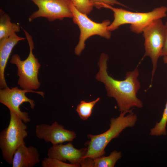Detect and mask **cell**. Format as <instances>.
<instances>
[{
	"mask_svg": "<svg viewBox=\"0 0 167 167\" xmlns=\"http://www.w3.org/2000/svg\"><path fill=\"white\" fill-rule=\"evenodd\" d=\"M38 7L28 18L29 22L39 17L46 18L50 22L72 18L70 7L71 0H30Z\"/></svg>",
	"mask_w": 167,
	"mask_h": 167,
	"instance_id": "obj_9",
	"label": "cell"
},
{
	"mask_svg": "<svg viewBox=\"0 0 167 167\" xmlns=\"http://www.w3.org/2000/svg\"><path fill=\"white\" fill-rule=\"evenodd\" d=\"M103 7L110 9L113 13L114 19L108 27L110 32L118 29L121 25L129 24L131 31L136 34L141 33L153 21L167 16V7L164 6L147 12H133L106 4L103 5Z\"/></svg>",
	"mask_w": 167,
	"mask_h": 167,
	"instance_id": "obj_3",
	"label": "cell"
},
{
	"mask_svg": "<svg viewBox=\"0 0 167 167\" xmlns=\"http://www.w3.org/2000/svg\"><path fill=\"white\" fill-rule=\"evenodd\" d=\"M87 150V147L79 149L76 148L70 142L66 144L53 145L48 149L47 156L63 162L68 161L71 164L78 167L80 166V163Z\"/></svg>",
	"mask_w": 167,
	"mask_h": 167,
	"instance_id": "obj_11",
	"label": "cell"
},
{
	"mask_svg": "<svg viewBox=\"0 0 167 167\" xmlns=\"http://www.w3.org/2000/svg\"><path fill=\"white\" fill-rule=\"evenodd\" d=\"M122 157L121 152L114 150L108 156L104 155L94 159V167H113Z\"/></svg>",
	"mask_w": 167,
	"mask_h": 167,
	"instance_id": "obj_15",
	"label": "cell"
},
{
	"mask_svg": "<svg viewBox=\"0 0 167 167\" xmlns=\"http://www.w3.org/2000/svg\"><path fill=\"white\" fill-rule=\"evenodd\" d=\"M100 100V98L98 97L90 102L81 101L78 105L76 109V111L80 118L84 120L88 119L91 116L94 105Z\"/></svg>",
	"mask_w": 167,
	"mask_h": 167,
	"instance_id": "obj_17",
	"label": "cell"
},
{
	"mask_svg": "<svg viewBox=\"0 0 167 167\" xmlns=\"http://www.w3.org/2000/svg\"><path fill=\"white\" fill-rule=\"evenodd\" d=\"M109 59L107 54H101L98 63L99 70L96 79L104 84L108 96L116 100L120 112L129 113L132 111L133 108H142L143 103L136 95L141 87L137 79L139 75L138 69L136 68L132 71L127 72L123 80L115 79L109 76L107 71Z\"/></svg>",
	"mask_w": 167,
	"mask_h": 167,
	"instance_id": "obj_1",
	"label": "cell"
},
{
	"mask_svg": "<svg viewBox=\"0 0 167 167\" xmlns=\"http://www.w3.org/2000/svg\"><path fill=\"white\" fill-rule=\"evenodd\" d=\"M20 27L18 24L12 22L9 15L0 9V39L9 37L12 34L18 32Z\"/></svg>",
	"mask_w": 167,
	"mask_h": 167,
	"instance_id": "obj_14",
	"label": "cell"
},
{
	"mask_svg": "<svg viewBox=\"0 0 167 167\" xmlns=\"http://www.w3.org/2000/svg\"><path fill=\"white\" fill-rule=\"evenodd\" d=\"M163 60L165 63L167 64V56L163 57Z\"/></svg>",
	"mask_w": 167,
	"mask_h": 167,
	"instance_id": "obj_23",
	"label": "cell"
},
{
	"mask_svg": "<svg viewBox=\"0 0 167 167\" xmlns=\"http://www.w3.org/2000/svg\"><path fill=\"white\" fill-rule=\"evenodd\" d=\"M94 159L87 157L83 159L80 163V166L82 167H94Z\"/></svg>",
	"mask_w": 167,
	"mask_h": 167,
	"instance_id": "obj_21",
	"label": "cell"
},
{
	"mask_svg": "<svg viewBox=\"0 0 167 167\" xmlns=\"http://www.w3.org/2000/svg\"><path fill=\"white\" fill-rule=\"evenodd\" d=\"M40 162V155L36 148L20 145L15 151L13 158L12 167H33Z\"/></svg>",
	"mask_w": 167,
	"mask_h": 167,
	"instance_id": "obj_13",
	"label": "cell"
},
{
	"mask_svg": "<svg viewBox=\"0 0 167 167\" xmlns=\"http://www.w3.org/2000/svg\"><path fill=\"white\" fill-rule=\"evenodd\" d=\"M89 1L94 6L98 9L103 7L104 4L111 6L116 4L127 8L126 6L117 0H89Z\"/></svg>",
	"mask_w": 167,
	"mask_h": 167,
	"instance_id": "obj_20",
	"label": "cell"
},
{
	"mask_svg": "<svg viewBox=\"0 0 167 167\" xmlns=\"http://www.w3.org/2000/svg\"><path fill=\"white\" fill-rule=\"evenodd\" d=\"M137 120V115L132 112H120L119 116L112 118L109 128L104 132L96 135L88 134L90 140L87 143V150L83 159L87 157L94 159L104 156L105 148L113 139L117 138L125 129L133 127Z\"/></svg>",
	"mask_w": 167,
	"mask_h": 167,
	"instance_id": "obj_2",
	"label": "cell"
},
{
	"mask_svg": "<svg viewBox=\"0 0 167 167\" xmlns=\"http://www.w3.org/2000/svg\"><path fill=\"white\" fill-rule=\"evenodd\" d=\"M167 101L163 112L161 119L156 122L155 126L150 130L149 135L152 136H165L167 134Z\"/></svg>",
	"mask_w": 167,
	"mask_h": 167,
	"instance_id": "obj_16",
	"label": "cell"
},
{
	"mask_svg": "<svg viewBox=\"0 0 167 167\" xmlns=\"http://www.w3.org/2000/svg\"><path fill=\"white\" fill-rule=\"evenodd\" d=\"M70 7L73 15V21L79 26L80 34L79 42L75 49L76 55H80L85 47V42L89 37L98 35L109 39L111 36V32L108 29L111 24L110 21L106 19L101 23H97L90 19L85 15L80 12L75 6L71 1Z\"/></svg>",
	"mask_w": 167,
	"mask_h": 167,
	"instance_id": "obj_6",
	"label": "cell"
},
{
	"mask_svg": "<svg viewBox=\"0 0 167 167\" xmlns=\"http://www.w3.org/2000/svg\"><path fill=\"white\" fill-rule=\"evenodd\" d=\"M10 111L9 125L0 133V148L3 159L12 164L15 151L20 145L25 144L24 139L28 133L25 122L16 114Z\"/></svg>",
	"mask_w": 167,
	"mask_h": 167,
	"instance_id": "obj_5",
	"label": "cell"
},
{
	"mask_svg": "<svg viewBox=\"0 0 167 167\" xmlns=\"http://www.w3.org/2000/svg\"><path fill=\"white\" fill-rule=\"evenodd\" d=\"M144 38L145 53L143 58L149 57L151 59L152 68L150 88L156 70L157 62L165 40V28L161 19L155 20L145 28L143 31Z\"/></svg>",
	"mask_w": 167,
	"mask_h": 167,
	"instance_id": "obj_7",
	"label": "cell"
},
{
	"mask_svg": "<svg viewBox=\"0 0 167 167\" xmlns=\"http://www.w3.org/2000/svg\"><path fill=\"white\" fill-rule=\"evenodd\" d=\"M22 29L29 45V55L26 59L22 60L18 54H15L12 56L10 62L17 67V75L19 77L18 84L19 86L22 89L36 90L40 86L38 74L41 65L32 52L34 44L32 36Z\"/></svg>",
	"mask_w": 167,
	"mask_h": 167,
	"instance_id": "obj_4",
	"label": "cell"
},
{
	"mask_svg": "<svg viewBox=\"0 0 167 167\" xmlns=\"http://www.w3.org/2000/svg\"><path fill=\"white\" fill-rule=\"evenodd\" d=\"M35 132L38 138L50 142L53 145L71 142L76 136L75 132L65 129L64 126L56 121L51 125L45 123L38 124L36 126Z\"/></svg>",
	"mask_w": 167,
	"mask_h": 167,
	"instance_id": "obj_10",
	"label": "cell"
},
{
	"mask_svg": "<svg viewBox=\"0 0 167 167\" xmlns=\"http://www.w3.org/2000/svg\"><path fill=\"white\" fill-rule=\"evenodd\" d=\"M25 38L18 36L14 33L9 37L0 39V87L8 88L5 79V70L8 60L14 47L20 41Z\"/></svg>",
	"mask_w": 167,
	"mask_h": 167,
	"instance_id": "obj_12",
	"label": "cell"
},
{
	"mask_svg": "<svg viewBox=\"0 0 167 167\" xmlns=\"http://www.w3.org/2000/svg\"><path fill=\"white\" fill-rule=\"evenodd\" d=\"M28 92H34L41 95L43 98L44 97L45 94L42 92L21 89H19L18 87L0 89V102L7 107L10 111L18 115L25 123L29 122L31 119L27 112L20 110V106L24 102H28L32 109H33L35 106L34 101L25 95V93Z\"/></svg>",
	"mask_w": 167,
	"mask_h": 167,
	"instance_id": "obj_8",
	"label": "cell"
},
{
	"mask_svg": "<svg viewBox=\"0 0 167 167\" xmlns=\"http://www.w3.org/2000/svg\"><path fill=\"white\" fill-rule=\"evenodd\" d=\"M165 40L160 57L167 56V21L165 24Z\"/></svg>",
	"mask_w": 167,
	"mask_h": 167,
	"instance_id": "obj_22",
	"label": "cell"
},
{
	"mask_svg": "<svg viewBox=\"0 0 167 167\" xmlns=\"http://www.w3.org/2000/svg\"><path fill=\"white\" fill-rule=\"evenodd\" d=\"M42 167H76L75 166L65 163L58 159L49 157L45 158L41 161Z\"/></svg>",
	"mask_w": 167,
	"mask_h": 167,
	"instance_id": "obj_19",
	"label": "cell"
},
{
	"mask_svg": "<svg viewBox=\"0 0 167 167\" xmlns=\"http://www.w3.org/2000/svg\"><path fill=\"white\" fill-rule=\"evenodd\" d=\"M77 9L82 14L87 15L93 10L94 6L89 0H71Z\"/></svg>",
	"mask_w": 167,
	"mask_h": 167,
	"instance_id": "obj_18",
	"label": "cell"
}]
</instances>
